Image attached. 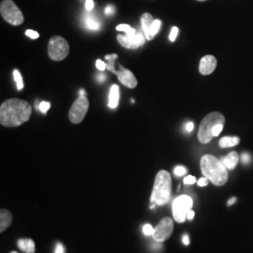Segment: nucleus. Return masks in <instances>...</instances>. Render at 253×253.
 Wrapping results in <instances>:
<instances>
[{"instance_id": "obj_1", "label": "nucleus", "mask_w": 253, "mask_h": 253, "mask_svg": "<svg viewBox=\"0 0 253 253\" xmlns=\"http://www.w3.org/2000/svg\"><path fill=\"white\" fill-rule=\"evenodd\" d=\"M32 115V106L21 99H9L0 106V123L7 127H14L27 122Z\"/></svg>"}, {"instance_id": "obj_2", "label": "nucleus", "mask_w": 253, "mask_h": 253, "mask_svg": "<svg viewBox=\"0 0 253 253\" xmlns=\"http://www.w3.org/2000/svg\"><path fill=\"white\" fill-rule=\"evenodd\" d=\"M201 170L204 176L216 186H223L228 180L226 167L212 155L203 156L201 159Z\"/></svg>"}, {"instance_id": "obj_3", "label": "nucleus", "mask_w": 253, "mask_h": 253, "mask_svg": "<svg viewBox=\"0 0 253 253\" xmlns=\"http://www.w3.org/2000/svg\"><path fill=\"white\" fill-rule=\"evenodd\" d=\"M171 193H172L171 175L167 171L162 170L156 175L150 202L159 207L164 206L170 201Z\"/></svg>"}, {"instance_id": "obj_4", "label": "nucleus", "mask_w": 253, "mask_h": 253, "mask_svg": "<svg viewBox=\"0 0 253 253\" xmlns=\"http://www.w3.org/2000/svg\"><path fill=\"white\" fill-rule=\"evenodd\" d=\"M118 54H106L105 59L107 60L106 63V70L109 72L116 74L118 76L119 82L127 88H135L138 84V81L136 79L135 75L131 71L124 68L121 64H118V69H117L116 60L118 59Z\"/></svg>"}, {"instance_id": "obj_5", "label": "nucleus", "mask_w": 253, "mask_h": 253, "mask_svg": "<svg viewBox=\"0 0 253 253\" xmlns=\"http://www.w3.org/2000/svg\"><path fill=\"white\" fill-rule=\"evenodd\" d=\"M225 118L218 112L208 114L202 120L198 131V139L202 144H208L213 139V128L218 124H224Z\"/></svg>"}, {"instance_id": "obj_6", "label": "nucleus", "mask_w": 253, "mask_h": 253, "mask_svg": "<svg viewBox=\"0 0 253 253\" xmlns=\"http://www.w3.org/2000/svg\"><path fill=\"white\" fill-rule=\"evenodd\" d=\"M0 14L9 25L17 27L24 23L25 17L12 0H3L0 4Z\"/></svg>"}, {"instance_id": "obj_7", "label": "nucleus", "mask_w": 253, "mask_h": 253, "mask_svg": "<svg viewBox=\"0 0 253 253\" xmlns=\"http://www.w3.org/2000/svg\"><path fill=\"white\" fill-rule=\"evenodd\" d=\"M70 53L68 42L61 36L52 37L48 43V55L54 61H62Z\"/></svg>"}, {"instance_id": "obj_8", "label": "nucleus", "mask_w": 253, "mask_h": 253, "mask_svg": "<svg viewBox=\"0 0 253 253\" xmlns=\"http://www.w3.org/2000/svg\"><path fill=\"white\" fill-rule=\"evenodd\" d=\"M193 207V201L188 195H181L172 204V214L174 220L182 223L187 219V215Z\"/></svg>"}, {"instance_id": "obj_9", "label": "nucleus", "mask_w": 253, "mask_h": 253, "mask_svg": "<svg viewBox=\"0 0 253 253\" xmlns=\"http://www.w3.org/2000/svg\"><path fill=\"white\" fill-rule=\"evenodd\" d=\"M89 108V101L85 96H80L73 102L69 112L70 121L73 124H79L84 120Z\"/></svg>"}, {"instance_id": "obj_10", "label": "nucleus", "mask_w": 253, "mask_h": 253, "mask_svg": "<svg viewBox=\"0 0 253 253\" xmlns=\"http://www.w3.org/2000/svg\"><path fill=\"white\" fill-rule=\"evenodd\" d=\"M173 231L172 218L164 217L163 220L154 229L153 238L157 242H163L170 238Z\"/></svg>"}, {"instance_id": "obj_11", "label": "nucleus", "mask_w": 253, "mask_h": 253, "mask_svg": "<svg viewBox=\"0 0 253 253\" xmlns=\"http://www.w3.org/2000/svg\"><path fill=\"white\" fill-rule=\"evenodd\" d=\"M145 37L141 33H136L134 36L118 35V41L120 45L126 49H137L145 43Z\"/></svg>"}, {"instance_id": "obj_12", "label": "nucleus", "mask_w": 253, "mask_h": 253, "mask_svg": "<svg viewBox=\"0 0 253 253\" xmlns=\"http://www.w3.org/2000/svg\"><path fill=\"white\" fill-rule=\"evenodd\" d=\"M217 68V59L213 55H205L200 61L199 71L203 75H209Z\"/></svg>"}, {"instance_id": "obj_13", "label": "nucleus", "mask_w": 253, "mask_h": 253, "mask_svg": "<svg viewBox=\"0 0 253 253\" xmlns=\"http://www.w3.org/2000/svg\"><path fill=\"white\" fill-rule=\"evenodd\" d=\"M153 16L150 13L145 12L141 16V24H142V28L145 34V39L147 41H150V28L153 24Z\"/></svg>"}, {"instance_id": "obj_14", "label": "nucleus", "mask_w": 253, "mask_h": 253, "mask_svg": "<svg viewBox=\"0 0 253 253\" xmlns=\"http://www.w3.org/2000/svg\"><path fill=\"white\" fill-rule=\"evenodd\" d=\"M12 222V216L8 210L1 209L0 211V232L3 233L8 229Z\"/></svg>"}, {"instance_id": "obj_15", "label": "nucleus", "mask_w": 253, "mask_h": 253, "mask_svg": "<svg viewBox=\"0 0 253 253\" xmlns=\"http://www.w3.org/2000/svg\"><path fill=\"white\" fill-rule=\"evenodd\" d=\"M238 160H239L238 154L234 151V152L228 154L225 158H223L221 163H223V165L226 167V169L228 170H233L236 167V165L238 163Z\"/></svg>"}, {"instance_id": "obj_16", "label": "nucleus", "mask_w": 253, "mask_h": 253, "mask_svg": "<svg viewBox=\"0 0 253 253\" xmlns=\"http://www.w3.org/2000/svg\"><path fill=\"white\" fill-rule=\"evenodd\" d=\"M119 102V87L118 84H113L110 90L109 96V107L112 109L117 108Z\"/></svg>"}, {"instance_id": "obj_17", "label": "nucleus", "mask_w": 253, "mask_h": 253, "mask_svg": "<svg viewBox=\"0 0 253 253\" xmlns=\"http://www.w3.org/2000/svg\"><path fill=\"white\" fill-rule=\"evenodd\" d=\"M18 247L21 251L26 253H35V243L32 239L23 238L18 241Z\"/></svg>"}, {"instance_id": "obj_18", "label": "nucleus", "mask_w": 253, "mask_h": 253, "mask_svg": "<svg viewBox=\"0 0 253 253\" xmlns=\"http://www.w3.org/2000/svg\"><path fill=\"white\" fill-rule=\"evenodd\" d=\"M240 143V139L238 137H223L219 141V146L222 148L233 147Z\"/></svg>"}, {"instance_id": "obj_19", "label": "nucleus", "mask_w": 253, "mask_h": 253, "mask_svg": "<svg viewBox=\"0 0 253 253\" xmlns=\"http://www.w3.org/2000/svg\"><path fill=\"white\" fill-rule=\"evenodd\" d=\"M117 30H118V31H123V32H125V34H126V36L131 37L136 35L135 29L132 28L130 26H128V25H126V24L118 25V27H117Z\"/></svg>"}, {"instance_id": "obj_20", "label": "nucleus", "mask_w": 253, "mask_h": 253, "mask_svg": "<svg viewBox=\"0 0 253 253\" xmlns=\"http://www.w3.org/2000/svg\"><path fill=\"white\" fill-rule=\"evenodd\" d=\"M162 27V21L161 20H154L153 24L150 28V41L153 40L156 35L158 34V32L160 31V28Z\"/></svg>"}, {"instance_id": "obj_21", "label": "nucleus", "mask_w": 253, "mask_h": 253, "mask_svg": "<svg viewBox=\"0 0 253 253\" xmlns=\"http://www.w3.org/2000/svg\"><path fill=\"white\" fill-rule=\"evenodd\" d=\"M13 78L16 82V85H17V89L18 90H22L24 88V83H23V78L21 73L17 70L13 71Z\"/></svg>"}, {"instance_id": "obj_22", "label": "nucleus", "mask_w": 253, "mask_h": 253, "mask_svg": "<svg viewBox=\"0 0 253 253\" xmlns=\"http://www.w3.org/2000/svg\"><path fill=\"white\" fill-rule=\"evenodd\" d=\"M85 25H86V27H88L89 29H92V30H97V29L100 28V24L95 19L92 18L90 16H87L85 18Z\"/></svg>"}, {"instance_id": "obj_23", "label": "nucleus", "mask_w": 253, "mask_h": 253, "mask_svg": "<svg viewBox=\"0 0 253 253\" xmlns=\"http://www.w3.org/2000/svg\"><path fill=\"white\" fill-rule=\"evenodd\" d=\"M50 107H51V104L49 102H47V101H42L41 104H40V110L43 114H46L49 111Z\"/></svg>"}, {"instance_id": "obj_24", "label": "nucleus", "mask_w": 253, "mask_h": 253, "mask_svg": "<svg viewBox=\"0 0 253 253\" xmlns=\"http://www.w3.org/2000/svg\"><path fill=\"white\" fill-rule=\"evenodd\" d=\"M187 172V169L183 166H177L175 169H174V174L177 175V176H182L184 175L185 173Z\"/></svg>"}, {"instance_id": "obj_25", "label": "nucleus", "mask_w": 253, "mask_h": 253, "mask_svg": "<svg viewBox=\"0 0 253 253\" xmlns=\"http://www.w3.org/2000/svg\"><path fill=\"white\" fill-rule=\"evenodd\" d=\"M26 35L27 37H29L30 39H32V40H36L38 39L39 37H40V34L35 31V30H31V29H28L26 31Z\"/></svg>"}, {"instance_id": "obj_26", "label": "nucleus", "mask_w": 253, "mask_h": 253, "mask_svg": "<svg viewBox=\"0 0 253 253\" xmlns=\"http://www.w3.org/2000/svg\"><path fill=\"white\" fill-rule=\"evenodd\" d=\"M143 231H144V234L145 235H153L154 228L150 224H145L144 228H143Z\"/></svg>"}, {"instance_id": "obj_27", "label": "nucleus", "mask_w": 253, "mask_h": 253, "mask_svg": "<svg viewBox=\"0 0 253 253\" xmlns=\"http://www.w3.org/2000/svg\"><path fill=\"white\" fill-rule=\"evenodd\" d=\"M223 126H224V124H218V125H217V126L213 128V132L212 133H213L214 137H217V136L219 135V133L223 129Z\"/></svg>"}, {"instance_id": "obj_28", "label": "nucleus", "mask_w": 253, "mask_h": 253, "mask_svg": "<svg viewBox=\"0 0 253 253\" xmlns=\"http://www.w3.org/2000/svg\"><path fill=\"white\" fill-rule=\"evenodd\" d=\"M177 34H178V28L176 27H172V30H171V33H170V36H169L170 41H171V42H174L175 39H176V37H177Z\"/></svg>"}, {"instance_id": "obj_29", "label": "nucleus", "mask_w": 253, "mask_h": 253, "mask_svg": "<svg viewBox=\"0 0 253 253\" xmlns=\"http://www.w3.org/2000/svg\"><path fill=\"white\" fill-rule=\"evenodd\" d=\"M96 67H97V69H98L99 71L103 72V71L106 70V63L103 62V61L100 60V59H98V60L96 61Z\"/></svg>"}, {"instance_id": "obj_30", "label": "nucleus", "mask_w": 253, "mask_h": 253, "mask_svg": "<svg viewBox=\"0 0 253 253\" xmlns=\"http://www.w3.org/2000/svg\"><path fill=\"white\" fill-rule=\"evenodd\" d=\"M195 182H196V178L192 175H189V176L184 178V184H186V185H192Z\"/></svg>"}, {"instance_id": "obj_31", "label": "nucleus", "mask_w": 253, "mask_h": 253, "mask_svg": "<svg viewBox=\"0 0 253 253\" xmlns=\"http://www.w3.org/2000/svg\"><path fill=\"white\" fill-rule=\"evenodd\" d=\"M94 7H95V4L93 0H85V9L90 11L94 9Z\"/></svg>"}, {"instance_id": "obj_32", "label": "nucleus", "mask_w": 253, "mask_h": 253, "mask_svg": "<svg viewBox=\"0 0 253 253\" xmlns=\"http://www.w3.org/2000/svg\"><path fill=\"white\" fill-rule=\"evenodd\" d=\"M208 179L207 177H203V178H200L198 181V186L200 187H205V186H208Z\"/></svg>"}, {"instance_id": "obj_33", "label": "nucleus", "mask_w": 253, "mask_h": 253, "mask_svg": "<svg viewBox=\"0 0 253 253\" xmlns=\"http://www.w3.org/2000/svg\"><path fill=\"white\" fill-rule=\"evenodd\" d=\"M115 10H116V9H115L114 6L109 5L108 7H106V9H105V13L107 15H111V14H113L115 12Z\"/></svg>"}, {"instance_id": "obj_34", "label": "nucleus", "mask_w": 253, "mask_h": 253, "mask_svg": "<svg viewBox=\"0 0 253 253\" xmlns=\"http://www.w3.org/2000/svg\"><path fill=\"white\" fill-rule=\"evenodd\" d=\"M242 161L244 163H249L251 162V157L249 154H243L242 155Z\"/></svg>"}, {"instance_id": "obj_35", "label": "nucleus", "mask_w": 253, "mask_h": 253, "mask_svg": "<svg viewBox=\"0 0 253 253\" xmlns=\"http://www.w3.org/2000/svg\"><path fill=\"white\" fill-rule=\"evenodd\" d=\"M55 253H64V247L61 244H57L55 249Z\"/></svg>"}, {"instance_id": "obj_36", "label": "nucleus", "mask_w": 253, "mask_h": 253, "mask_svg": "<svg viewBox=\"0 0 253 253\" xmlns=\"http://www.w3.org/2000/svg\"><path fill=\"white\" fill-rule=\"evenodd\" d=\"M193 128H194V124L192 123V122H190V123H188L187 124V126H186V129H187V131H192L193 130Z\"/></svg>"}, {"instance_id": "obj_37", "label": "nucleus", "mask_w": 253, "mask_h": 253, "mask_svg": "<svg viewBox=\"0 0 253 253\" xmlns=\"http://www.w3.org/2000/svg\"><path fill=\"white\" fill-rule=\"evenodd\" d=\"M194 215H195V213H194V211H192V210H190V212L188 213V215H187V219H193V217H194Z\"/></svg>"}, {"instance_id": "obj_38", "label": "nucleus", "mask_w": 253, "mask_h": 253, "mask_svg": "<svg viewBox=\"0 0 253 253\" xmlns=\"http://www.w3.org/2000/svg\"><path fill=\"white\" fill-rule=\"evenodd\" d=\"M183 243L185 245L190 244V238L188 235H185L183 236Z\"/></svg>"}, {"instance_id": "obj_39", "label": "nucleus", "mask_w": 253, "mask_h": 253, "mask_svg": "<svg viewBox=\"0 0 253 253\" xmlns=\"http://www.w3.org/2000/svg\"><path fill=\"white\" fill-rule=\"evenodd\" d=\"M235 202H236V198H232V199L229 200V202H228V206H232V205H234Z\"/></svg>"}, {"instance_id": "obj_40", "label": "nucleus", "mask_w": 253, "mask_h": 253, "mask_svg": "<svg viewBox=\"0 0 253 253\" xmlns=\"http://www.w3.org/2000/svg\"><path fill=\"white\" fill-rule=\"evenodd\" d=\"M98 78H99V80L101 82L104 81V78H105V75H98Z\"/></svg>"}, {"instance_id": "obj_41", "label": "nucleus", "mask_w": 253, "mask_h": 253, "mask_svg": "<svg viewBox=\"0 0 253 253\" xmlns=\"http://www.w3.org/2000/svg\"><path fill=\"white\" fill-rule=\"evenodd\" d=\"M84 94H85L84 90V89H81V90H80V96H84Z\"/></svg>"}, {"instance_id": "obj_42", "label": "nucleus", "mask_w": 253, "mask_h": 253, "mask_svg": "<svg viewBox=\"0 0 253 253\" xmlns=\"http://www.w3.org/2000/svg\"><path fill=\"white\" fill-rule=\"evenodd\" d=\"M197 1H200V2H203V1H207V0H197Z\"/></svg>"}, {"instance_id": "obj_43", "label": "nucleus", "mask_w": 253, "mask_h": 253, "mask_svg": "<svg viewBox=\"0 0 253 253\" xmlns=\"http://www.w3.org/2000/svg\"><path fill=\"white\" fill-rule=\"evenodd\" d=\"M16 253V252H12V253Z\"/></svg>"}]
</instances>
